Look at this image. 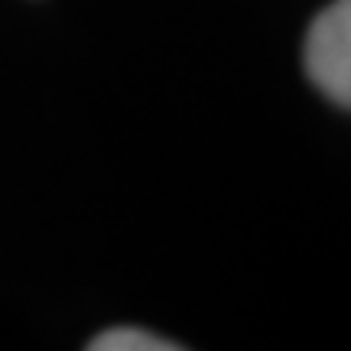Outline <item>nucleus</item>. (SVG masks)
I'll return each instance as SVG.
<instances>
[{
	"instance_id": "f257e3e1",
	"label": "nucleus",
	"mask_w": 351,
	"mask_h": 351,
	"mask_svg": "<svg viewBox=\"0 0 351 351\" xmlns=\"http://www.w3.org/2000/svg\"><path fill=\"white\" fill-rule=\"evenodd\" d=\"M302 62L326 98L351 108V0H332L313 20Z\"/></svg>"
},
{
	"instance_id": "f03ea898",
	"label": "nucleus",
	"mask_w": 351,
	"mask_h": 351,
	"mask_svg": "<svg viewBox=\"0 0 351 351\" xmlns=\"http://www.w3.org/2000/svg\"><path fill=\"white\" fill-rule=\"evenodd\" d=\"M91 351H176L179 345L160 335H150L143 328H111L101 332L98 339L88 341Z\"/></svg>"
}]
</instances>
